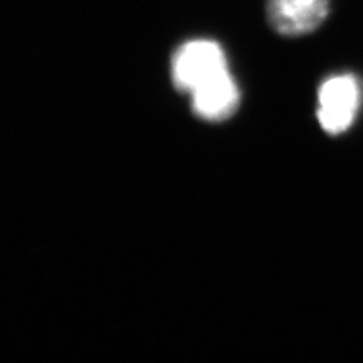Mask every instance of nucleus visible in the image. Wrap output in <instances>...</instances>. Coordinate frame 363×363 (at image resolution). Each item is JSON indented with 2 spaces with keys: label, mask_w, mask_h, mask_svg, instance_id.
I'll return each mask as SVG.
<instances>
[{
  "label": "nucleus",
  "mask_w": 363,
  "mask_h": 363,
  "mask_svg": "<svg viewBox=\"0 0 363 363\" xmlns=\"http://www.w3.org/2000/svg\"><path fill=\"white\" fill-rule=\"evenodd\" d=\"M360 104L362 88L353 74L328 77L318 91V121L327 133H344L354 123Z\"/></svg>",
  "instance_id": "f257e3e1"
},
{
  "label": "nucleus",
  "mask_w": 363,
  "mask_h": 363,
  "mask_svg": "<svg viewBox=\"0 0 363 363\" xmlns=\"http://www.w3.org/2000/svg\"><path fill=\"white\" fill-rule=\"evenodd\" d=\"M227 70V60L220 44L209 40L185 43L176 52L172 64L176 86L188 93Z\"/></svg>",
  "instance_id": "f03ea898"
},
{
  "label": "nucleus",
  "mask_w": 363,
  "mask_h": 363,
  "mask_svg": "<svg viewBox=\"0 0 363 363\" xmlns=\"http://www.w3.org/2000/svg\"><path fill=\"white\" fill-rule=\"evenodd\" d=\"M268 20L281 35L298 37L321 26L328 0H268Z\"/></svg>",
  "instance_id": "7ed1b4c3"
},
{
  "label": "nucleus",
  "mask_w": 363,
  "mask_h": 363,
  "mask_svg": "<svg viewBox=\"0 0 363 363\" xmlns=\"http://www.w3.org/2000/svg\"><path fill=\"white\" fill-rule=\"evenodd\" d=\"M192 111L206 121H223L240 105V89L229 70L191 91Z\"/></svg>",
  "instance_id": "20e7f679"
}]
</instances>
